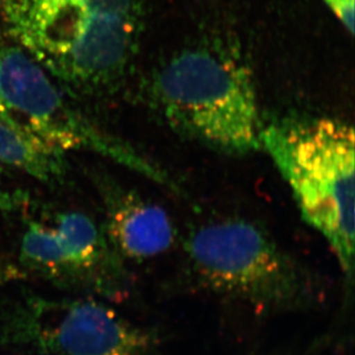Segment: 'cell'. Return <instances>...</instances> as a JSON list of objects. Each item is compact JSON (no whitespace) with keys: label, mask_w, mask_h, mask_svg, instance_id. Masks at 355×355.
Wrapping results in <instances>:
<instances>
[{"label":"cell","mask_w":355,"mask_h":355,"mask_svg":"<svg viewBox=\"0 0 355 355\" xmlns=\"http://www.w3.org/2000/svg\"><path fill=\"white\" fill-rule=\"evenodd\" d=\"M349 35L354 34V0H323Z\"/></svg>","instance_id":"8fae6325"},{"label":"cell","mask_w":355,"mask_h":355,"mask_svg":"<svg viewBox=\"0 0 355 355\" xmlns=\"http://www.w3.org/2000/svg\"><path fill=\"white\" fill-rule=\"evenodd\" d=\"M33 205V198L28 192L0 187V211H24L29 209Z\"/></svg>","instance_id":"30bf717a"},{"label":"cell","mask_w":355,"mask_h":355,"mask_svg":"<svg viewBox=\"0 0 355 355\" xmlns=\"http://www.w3.org/2000/svg\"><path fill=\"white\" fill-rule=\"evenodd\" d=\"M155 98L168 122L228 155L261 148L263 130L251 75L215 47L183 51L155 78Z\"/></svg>","instance_id":"277c9868"},{"label":"cell","mask_w":355,"mask_h":355,"mask_svg":"<svg viewBox=\"0 0 355 355\" xmlns=\"http://www.w3.org/2000/svg\"><path fill=\"white\" fill-rule=\"evenodd\" d=\"M0 92L14 118L50 144L64 152H97L167 187L175 193L181 192L160 168L128 145L101 132L71 107L47 71L19 46L0 50Z\"/></svg>","instance_id":"8992f818"},{"label":"cell","mask_w":355,"mask_h":355,"mask_svg":"<svg viewBox=\"0 0 355 355\" xmlns=\"http://www.w3.org/2000/svg\"><path fill=\"white\" fill-rule=\"evenodd\" d=\"M0 344L38 355H151L159 337L94 299L24 295L0 311Z\"/></svg>","instance_id":"5b68a950"},{"label":"cell","mask_w":355,"mask_h":355,"mask_svg":"<svg viewBox=\"0 0 355 355\" xmlns=\"http://www.w3.org/2000/svg\"><path fill=\"white\" fill-rule=\"evenodd\" d=\"M190 272L201 286L261 312L312 305L318 284L261 225L238 216L214 218L184 239Z\"/></svg>","instance_id":"3957f363"},{"label":"cell","mask_w":355,"mask_h":355,"mask_svg":"<svg viewBox=\"0 0 355 355\" xmlns=\"http://www.w3.org/2000/svg\"><path fill=\"white\" fill-rule=\"evenodd\" d=\"M98 188L104 204L103 227L124 261H146L173 248L178 232L164 208L113 180L103 178Z\"/></svg>","instance_id":"ba28073f"},{"label":"cell","mask_w":355,"mask_h":355,"mask_svg":"<svg viewBox=\"0 0 355 355\" xmlns=\"http://www.w3.org/2000/svg\"><path fill=\"white\" fill-rule=\"evenodd\" d=\"M0 164L46 184H58L67 176L66 152L14 116L0 118Z\"/></svg>","instance_id":"9c48e42d"},{"label":"cell","mask_w":355,"mask_h":355,"mask_svg":"<svg viewBox=\"0 0 355 355\" xmlns=\"http://www.w3.org/2000/svg\"><path fill=\"white\" fill-rule=\"evenodd\" d=\"M139 0H0L19 47L80 94L114 87L135 52Z\"/></svg>","instance_id":"6da1fadb"},{"label":"cell","mask_w":355,"mask_h":355,"mask_svg":"<svg viewBox=\"0 0 355 355\" xmlns=\"http://www.w3.org/2000/svg\"><path fill=\"white\" fill-rule=\"evenodd\" d=\"M261 148L291 189L302 216L328 241L351 286L354 272L353 128L336 119L286 120L263 128Z\"/></svg>","instance_id":"7a4b0ae2"},{"label":"cell","mask_w":355,"mask_h":355,"mask_svg":"<svg viewBox=\"0 0 355 355\" xmlns=\"http://www.w3.org/2000/svg\"><path fill=\"white\" fill-rule=\"evenodd\" d=\"M19 260L28 272L83 284L110 298L125 295L129 286L125 261L104 227L83 211H64L52 222H29L21 238Z\"/></svg>","instance_id":"52a82bcc"},{"label":"cell","mask_w":355,"mask_h":355,"mask_svg":"<svg viewBox=\"0 0 355 355\" xmlns=\"http://www.w3.org/2000/svg\"><path fill=\"white\" fill-rule=\"evenodd\" d=\"M22 274L24 272L17 266L0 262V291L10 282L17 281L22 277Z\"/></svg>","instance_id":"7c38bea8"},{"label":"cell","mask_w":355,"mask_h":355,"mask_svg":"<svg viewBox=\"0 0 355 355\" xmlns=\"http://www.w3.org/2000/svg\"><path fill=\"white\" fill-rule=\"evenodd\" d=\"M0 118H13V114L10 113V110L7 107V105L3 101L1 92H0Z\"/></svg>","instance_id":"4fadbf2b"}]
</instances>
